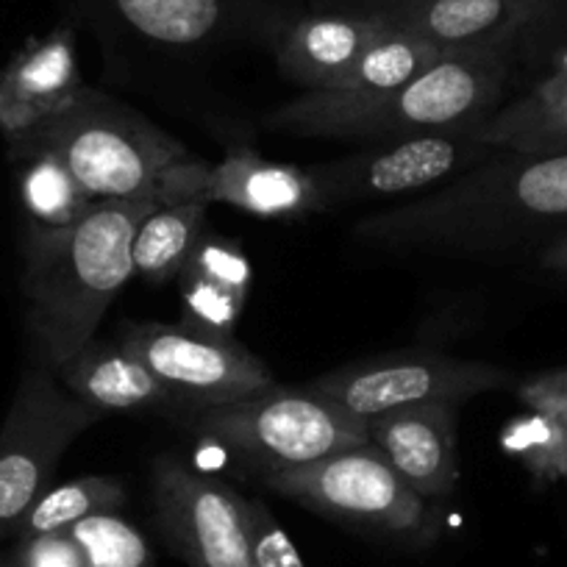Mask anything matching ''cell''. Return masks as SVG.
Wrapping results in <instances>:
<instances>
[{"mask_svg": "<svg viewBox=\"0 0 567 567\" xmlns=\"http://www.w3.org/2000/svg\"><path fill=\"white\" fill-rule=\"evenodd\" d=\"M567 231V154L495 148L445 187L357 223L353 237L386 250L504 254Z\"/></svg>", "mask_w": 567, "mask_h": 567, "instance_id": "obj_1", "label": "cell"}, {"mask_svg": "<svg viewBox=\"0 0 567 567\" xmlns=\"http://www.w3.org/2000/svg\"><path fill=\"white\" fill-rule=\"evenodd\" d=\"M156 200H97L64 228L31 223L23 245L25 323L37 357L59 368L90 340L134 276L136 228Z\"/></svg>", "mask_w": 567, "mask_h": 567, "instance_id": "obj_2", "label": "cell"}, {"mask_svg": "<svg viewBox=\"0 0 567 567\" xmlns=\"http://www.w3.org/2000/svg\"><path fill=\"white\" fill-rule=\"evenodd\" d=\"M515 48L443 53L409 84L384 92H307L278 106L270 131L323 140L398 142L432 134H478L504 106Z\"/></svg>", "mask_w": 567, "mask_h": 567, "instance_id": "obj_3", "label": "cell"}, {"mask_svg": "<svg viewBox=\"0 0 567 567\" xmlns=\"http://www.w3.org/2000/svg\"><path fill=\"white\" fill-rule=\"evenodd\" d=\"M9 148L14 159L34 154L59 159L92 200H156L159 178L193 159L184 142L97 90L12 136Z\"/></svg>", "mask_w": 567, "mask_h": 567, "instance_id": "obj_4", "label": "cell"}, {"mask_svg": "<svg viewBox=\"0 0 567 567\" xmlns=\"http://www.w3.org/2000/svg\"><path fill=\"white\" fill-rule=\"evenodd\" d=\"M204 437L237 451L261 476L334 456L368 443V420L312 386H265L223 406L198 409Z\"/></svg>", "mask_w": 567, "mask_h": 567, "instance_id": "obj_5", "label": "cell"}, {"mask_svg": "<svg viewBox=\"0 0 567 567\" xmlns=\"http://www.w3.org/2000/svg\"><path fill=\"white\" fill-rule=\"evenodd\" d=\"M101 414L70 395L51 368H29L0 425V537L18 534L62 462Z\"/></svg>", "mask_w": 567, "mask_h": 567, "instance_id": "obj_6", "label": "cell"}, {"mask_svg": "<svg viewBox=\"0 0 567 567\" xmlns=\"http://www.w3.org/2000/svg\"><path fill=\"white\" fill-rule=\"evenodd\" d=\"M515 375L504 368L434 351H395L315 379L312 390L346 412L370 420L414 403H465L484 392L506 390Z\"/></svg>", "mask_w": 567, "mask_h": 567, "instance_id": "obj_7", "label": "cell"}, {"mask_svg": "<svg viewBox=\"0 0 567 567\" xmlns=\"http://www.w3.org/2000/svg\"><path fill=\"white\" fill-rule=\"evenodd\" d=\"M176 403L195 412L239 401L272 384V373L234 334L189 323H136L120 334Z\"/></svg>", "mask_w": 567, "mask_h": 567, "instance_id": "obj_8", "label": "cell"}, {"mask_svg": "<svg viewBox=\"0 0 567 567\" xmlns=\"http://www.w3.org/2000/svg\"><path fill=\"white\" fill-rule=\"evenodd\" d=\"M478 134H432L414 140L373 142V148L307 167L320 195V212L346 209L370 200L401 198L432 189L487 159Z\"/></svg>", "mask_w": 567, "mask_h": 567, "instance_id": "obj_9", "label": "cell"}, {"mask_svg": "<svg viewBox=\"0 0 567 567\" xmlns=\"http://www.w3.org/2000/svg\"><path fill=\"white\" fill-rule=\"evenodd\" d=\"M265 484L284 498L357 526L417 532L425 517L423 498L370 443L312 465L267 473Z\"/></svg>", "mask_w": 567, "mask_h": 567, "instance_id": "obj_10", "label": "cell"}, {"mask_svg": "<svg viewBox=\"0 0 567 567\" xmlns=\"http://www.w3.org/2000/svg\"><path fill=\"white\" fill-rule=\"evenodd\" d=\"M156 204H228L265 220H296L320 212V195L307 167L231 151L220 165L198 156L173 165L156 184Z\"/></svg>", "mask_w": 567, "mask_h": 567, "instance_id": "obj_11", "label": "cell"}, {"mask_svg": "<svg viewBox=\"0 0 567 567\" xmlns=\"http://www.w3.org/2000/svg\"><path fill=\"white\" fill-rule=\"evenodd\" d=\"M154 501L162 528L189 565L254 567L237 493L176 456H162L154 465Z\"/></svg>", "mask_w": 567, "mask_h": 567, "instance_id": "obj_12", "label": "cell"}, {"mask_svg": "<svg viewBox=\"0 0 567 567\" xmlns=\"http://www.w3.org/2000/svg\"><path fill=\"white\" fill-rule=\"evenodd\" d=\"M140 40L159 48H206L239 34L281 37L292 14L276 0H86Z\"/></svg>", "mask_w": 567, "mask_h": 567, "instance_id": "obj_13", "label": "cell"}, {"mask_svg": "<svg viewBox=\"0 0 567 567\" xmlns=\"http://www.w3.org/2000/svg\"><path fill=\"white\" fill-rule=\"evenodd\" d=\"M460 403H414L368 420V443L381 451L420 498H443L460 478L456 465Z\"/></svg>", "mask_w": 567, "mask_h": 567, "instance_id": "obj_14", "label": "cell"}, {"mask_svg": "<svg viewBox=\"0 0 567 567\" xmlns=\"http://www.w3.org/2000/svg\"><path fill=\"white\" fill-rule=\"evenodd\" d=\"M90 90L79 73L73 29L59 25L31 40L0 73V131L7 140L25 134Z\"/></svg>", "mask_w": 567, "mask_h": 567, "instance_id": "obj_15", "label": "cell"}, {"mask_svg": "<svg viewBox=\"0 0 567 567\" xmlns=\"http://www.w3.org/2000/svg\"><path fill=\"white\" fill-rule=\"evenodd\" d=\"M390 25L379 18L340 12H307L276 40V64L287 81L307 92H323L379 40Z\"/></svg>", "mask_w": 567, "mask_h": 567, "instance_id": "obj_16", "label": "cell"}, {"mask_svg": "<svg viewBox=\"0 0 567 567\" xmlns=\"http://www.w3.org/2000/svg\"><path fill=\"white\" fill-rule=\"evenodd\" d=\"M384 23L440 53H476L517 48L534 20L520 0H420Z\"/></svg>", "mask_w": 567, "mask_h": 567, "instance_id": "obj_17", "label": "cell"}, {"mask_svg": "<svg viewBox=\"0 0 567 567\" xmlns=\"http://www.w3.org/2000/svg\"><path fill=\"white\" fill-rule=\"evenodd\" d=\"M64 390L95 414L145 412L176 403L140 357L120 342L90 340L79 353L53 368Z\"/></svg>", "mask_w": 567, "mask_h": 567, "instance_id": "obj_18", "label": "cell"}, {"mask_svg": "<svg viewBox=\"0 0 567 567\" xmlns=\"http://www.w3.org/2000/svg\"><path fill=\"white\" fill-rule=\"evenodd\" d=\"M176 281L184 301V323L234 334L250 287V265L237 243L200 237Z\"/></svg>", "mask_w": 567, "mask_h": 567, "instance_id": "obj_19", "label": "cell"}, {"mask_svg": "<svg viewBox=\"0 0 567 567\" xmlns=\"http://www.w3.org/2000/svg\"><path fill=\"white\" fill-rule=\"evenodd\" d=\"M478 140L520 154H567V59L532 92L504 103Z\"/></svg>", "mask_w": 567, "mask_h": 567, "instance_id": "obj_20", "label": "cell"}, {"mask_svg": "<svg viewBox=\"0 0 567 567\" xmlns=\"http://www.w3.org/2000/svg\"><path fill=\"white\" fill-rule=\"evenodd\" d=\"M206 226V204L159 206L140 223L134 237V272L154 287L176 281L198 248Z\"/></svg>", "mask_w": 567, "mask_h": 567, "instance_id": "obj_21", "label": "cell"}, {"mask_svg": "<svg viewBox=\"0 0 567 567\" xmlns=\"http://www.w3.org/2000/svg\"><path fill=\"white\" fill-rule=\"evenodd\" d=\"M443 53L429 42L406 34V31L386 29L340 79L331 90L323 92H384L409 84L425 70L437 64Z\"/></svg>", "mask_w": 567, "mask_h": 567, "instance_id": "obj_22", "label": "cell"}, {"mask_svg": "<svg viewBox=\"0 0 567 567\" xmlns=\"http://www.w3.org/2000/svg\"><path fill=\"white\" fill-rule=\"evenodd\" d=\"M125 504V487L117 478L109 476H84L73 482L48 487L37 498L29 515L20 523L18 534L23 539L42 537V534H59L73 528L84 517L117 512Z\"/></svg>", "mask_w": 567, "mask_h": 567, "instance_id": "obj_23", "label": "cell"}, {"mask_svg": "<svg viewBox=\"0 0 567 567\" xmlns=\"http://www.w3.org/2000/svg\"><path fill=\"white\" fill-rule=\"evenodd\" d=\"M20 162H25L23 173H20V195H23V206L31 223L37 226H73L92 209V204H97L75 182L73 173L53 156L34 154Z\"/></svg>", "mask_w": 567, "mask_h": 567, "instance_id": "obj_24", "label": "cell"}, {"mask_svg": "<svg viewBox=\"0 0 567 567\" xmlns=\"http://www.w3.org/2000/svg\"><path fill=\"white\" fill-rule=\"evenodd\" d=\"M501 445L539 478H567V423L554 414L534 412L512 420L501 432Z\"/></svg>", "mask_w": 567, "mask_h": 567, "instance_id": "obj_25", "label": "cell"}, {"mask_svg": "<svg viewBox=\"0 0 567 567\" xmlns=\"http://www.w3.org/2000/svg\"><path fill=\"white\" fill-rule=\"evenodd\" d=\"M86 567H148L151 550L145 537L114 512L84 517L68 528Z\"/></svg>", "mask_w": 567, "mask_h": 567, "instance_id": "obj_26", "label": "cell"}, {"mask_svg": "<svg viewBox=\"0 0 567 567\" xmlns=\"http://www.w3.org/2000/svg\"><path fill=\"white\" fill-rule=\"evenodd\" d=\"M239 506H243L245 534H248L250 559L254 567H307L296 545L290 543L287 532L276 523V517L259 504L239 495Z\"/></svg>", "mask_w": 567, "mask_h": 567, "instance_id": "obj_27", "label": "cell"}, {"mask_svg": "<svg viewBox=\"0 0 567 567\" xmlns=\"http://www.w3.org/2000/svg\"><path fill=\"white\" fill-rule=\"evenodd\" d=\"M18 567H86L79 545L68 532L29 537L20 548Z\"/></svg>", "mask_w": 567, "mask_h": 567, "instance_id": "obj_28", "label": "cell"}, {"mask_svg": "<svg viewBox=\"0 0 567 567\" xmlns=\"http://www.w3.org/2000/svg\"><path fill=\"white\" fill-rule=\"evenodd\" d=\"M517 398L534 412L554 414L567 423V368L532 375L517 384Z\"/></svg>", "mask_w": 567, "mask_h": 567, "instance_id": "obj_29", "label": "cell"}, {"mask_svg": "<svg viewBox=\"0 0 567 567\" xmlns=\"http://www.w3.org/2000/svg\"><path fill=\"white\" fill-rule=\"evenodd\" d=\"M420 0H312L309 12H340L359 14V18H379L390 20L406 9L417 7Z\"/></svg>", "mask_w": 567, "mask_h": 567, "instance_id": "obj_30", "label": "cell"}, {"mask_svg": "<svg viewBox=\"0 0 567 567\" xmlns=\"http://www.w3.org/2000/svg\"><path fill=\"white\" fill-rule=\"evenodd\" d=\"M537 261L543 270L567 276V231L554 237L550 243H545L543 248L537 250Z\"/></svg>", "mask_w": 567, "mask_h": 567, "instance_id": "obj_31", "label": "cell"}, {"mask_svg": "<svg viewBox=\"0 0 567 567\" xmlns=\"http://www.w3.org/2000/svg\"><path fill=\"white\" fill-rule=\"evenodd\" d=\"M520 3L528 9L534 25L543 23V20L556 18V14L567 12V0H520ZM534 25H532V29H534Z\"/></svg>", "mask_w": 567, "mask_h": 567, "instance_id": "obj_32", "label": "cell"}]
</instances>
